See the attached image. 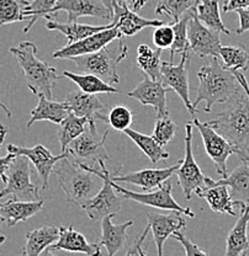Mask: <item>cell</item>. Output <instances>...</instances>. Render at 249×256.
I'll return each mask as SVG.
<instances>
[{"mask_svg": "<svg viewBox=\"0 0 249 256\" xmlns=\"http://www.w3.org/2000/svg\"><path fill=\"white\" fill-rule=\"evenodd\" d=\"M224 105L207 124L237 149L240 159L249 160V95L242 88Z\"/></svg>", "mask_w": 249, "mask_h": 256, "instance_id": "1", "label": "cell"}, {"mask_svg": "<svg viewBox=\"0 0 249 256\" xmlns=\"http://www.w3.org/2000/svg\"><path fill=\"white\" fill-rule=\"evenodd\" d=\"M197 78L199 86L192 108H196L200 102H205V112H211L216 104H226L242 90L233 72L222 66L217 57H212L203 64L197 72Z\"/></svg>", "mask_w": 249, "mask_h": 256, "instance_id": "2", "label": "cell"}, {"mask_svg": "<svg viewBox=\"0 0 249 256\" xmlns=\"http://www.w3.org/2000/svg\"><path fill=\"white\" fill-rule=\"evenodd\" d=\"M53 174L57 175L66 194V201L78 206L95 196L104 184L103 178L88 169L87 165L71 159L69 156L58 162Z\"/></svg>", "mask_w": 249, "mask_h": 256, "instance_id": "3", "label": "cell"}, {"mask_svg": "<svg viewBox=\"0 0 249 256\" xmlns=\"http://www.w3.org/2000/svg\"><path fill=\"white\" fill-rule=\"evenodd\" d=\"M10 53L14 54L19 66H21L25 76V82L29 89L35 95H45L52 100L53 88L57 84L58 76L57 69L46 62H42L37 58L36 44L30 41H23L16 47L10 48Z\"/></svg>", "mask_w": 249, "mask_h": 256, "instance_id": "4", "label": "cell"}, {"mask_svg": "<svg viewBox=\"0 0 249 256\" xmlns=\"http://www.w3.org/2000/svg\"><path fill=\"white\" fill-rule=\"evenodd\" d=\"M128 50L122 37L114 40L108 46L103 47L98 52L73 58L77 69L80 73L94 74L110 85L119 84L120 78L117 66L125 60Z\"/></svg>", "mask_w": 249, "mask_h": 256, "instance_id": "5", "label": "cell"}, {"mask_svg": "<svg viewBox=\"0 0 249 256\" xmlns=\"http://www.w3.org/2000/svg\"><path fill=\"white\" fill-rule=\"evenodd\" d=\"M32 168L30 159L25 156H16L5 172L3 182L5 188L0 191V198L10 197L19 201H40L39 186L31 180Z\"/></svg>", "mask_w": 249, "mask_h": 256, "instance_id": "6", "label": "cell"}, {"mask_svg": "<svg viewBox=\"0 0 249 256\" xmlns=\"http://www.w3.org/2000/svg\"><path fill=\"white\" fill-rule=\"evenodd\" d=\"M108 136L109 130H106L103 136L99 134L96 130V120H89L84 132L69 144L66 152H68L69 156L76 162L93 166L95 162L99 164L101 160L105 162L109 159L105 150Z\"/></svg>", "mask_w": 249, "mask_h": 256, "instance_id": "7", "label": "cell"}, {"mask_svg": "<svg viewBox=\"0 0 249 256\" xmlns=\"http://www.w3.org/2000/svg\"><path fill=\"white\" fill-rule=\"evenodd\" d=\"M88 166V165H87ZM99 169L94 166H88V169L92 170L96 175L100 176L104 180L103 186L99 190L95 196L88 200L87 202L82 204L83 210H85L88 217L92 220H101L106 216H115L122 207V200L117 196V192L112 188L110 182V172L105 166V162H99Z\"/></svg>", "mask_w": 249, "mask_h": 256, "instance_id": "8", "label": "cell"}, {"mask_svg": "<svg viewBox=\"0 0 249 256\" xmlns=\"http://www.w3.org/2000/svg\"><path fill=\"white\" fill-rule=\"evenodd\" d=\"M192 128H194L192 122H187L185 124V158L183 159L180 166L175 172L176 176H178L179 185H180L187 201L191 198L194 192L212 185L213 181H215L203 174L194 158V153H192Z\"/></svg>", "mask_w": 249, "mask_h": 256, "instance_id": "9", "label": "cell"}, {"mask_svg": "<svg viewBox=\"0 0 249 256\" xmlns=\"http://www.w3.org/2000/svg\"><path fill=\"white\" fill-rule=\"evenodd\" d=\"M110 182H111L115 191H116L117 194H122L125 200H131V201L138 202V204H144V206H151L154 208H159V210H175V212L181 213V214L187 216V217H195V213L192 212L189 207L180 206V204L174 200L173 184H171L169 180H167L164 184H162L156 191L148 192H135L127 190V188H122V186L114 182V181L111 180V178H110Z\"/></svg>", "mask_w": 249, "mask_h": 256, "instance_id": "10", "label": "cell"}, {"mask_svg": "<svg viewBox=\"0 0 249 256\" xmlns=\"http://www.w3.org/2000/svg\"><path fill=\"white\" fill-rule=\"evenodd\" d=\"M192 124L199 130L206 153L215 164L216 172L222 178H226L228 175L227 174V160L232 154L238 156V150L207 122H200L199 118L192 117Z\"/></svg>", "mask_w": 249, "mask_h": 256, "instance_id": "11", "label": "cell"}, {"mask_svg": "<svg viewBox=\"0 0 249 256\" xmlns=\"http://www.w3.org/2000/svg\"><path fill=\"white\" fill-rule=\"evenodd\" d=\"M189 52L181 53V60L179 64H173L171 62H162V69L160 74L162 78L160 82L164 86L175 92L180 96L183 102L185 104L186 110L191 114V117H196L197 110L192 108V102L190 100V89H189V70H187V64H189Z\"/></svg>", "mask_w": 249, "mask_h": 256, "instance_id": "12", "label": "cell"}, {"mask_svg": "<svg viewBox=\"0 0 249 256\" xmlns=\"http://www.w3.org/2000/svg\"><path fill=\"white\" fill-rule=\"evenodd\" d=\"M187 40H189L190 53H195L199 57L219 58L221 50V32L212 30L200 22L192 9L191 18L187 24Z\"/></svg>", "mask_w": 249, "mask_h": 256, "instance_id": "13", "label": "cell"}, {"mask_svg": "<svg viewBox=\"0 0 249 256\" xmlns=\"http://www.w3.org/2000/svg\"><path fill=\"white\" fill-rule=\"evenodd\" d=\"M8 153L15 154V156H25L26 158L30 159L31 164L36 168V172L42 181V188L47 190L48 182H50L51 175L53 174V168L56 166L60 160L69 156L68 152L61 153L60 156H53L46 146L37 144L32 148H26V146H18L14 144H8L7 146Z\"/></svg>", "mask_w": 249, "mask_h": 256, "instance_id": "14", "label": "cell"}, {"mask_svg": "<svg viewBox=\"0 0 249 256\" xmlns=\"http://www.w3.org/2000/svg\"><path fill=\"white\" fill-rule=\"evenodd\" d=\"M183 160H179L174 165L169 168H163V169H142L137 172H131L128 174L119 175L121 172V168L115 172L114 175L110 174V178L116 184H131V185H136L141 188L144 192L153 191L154 188H159L162 184L169 180L171 175L176 172V170L180 166Z\"/></svg>", "mask_w": 249, "mask_h": 256, "instance_id": "15", "label": "cell"}, {"mask_svg": "<svg viewBox=\"0 0 249 256\" xmlns=\"http://www.w3.org/2000/svg\"><path fill=\"white\" fill-rule=\"evenodd\" d=\"M120 37H122L121 34L115 28H106V30L95 32V34H90L80 41L74 42V44H66L60 50H55L52 53V57L57 58V60H73L80 56L90 54V53L98 52L99 50L108 46L110 42L120 38Z\"/></svg>", "mask_w": 249, "mask_h": 256, "instance_id": "16", "label": "cell"}, {"mask_svg": "<svg viewBox=\"0 0 249 256\" xmlns=\"http://www.w3.org/2000/svg\"><path fill=\"white\" fill-rule=\"evenodd\" d=\"M170 90L169 88L164 86L162 82H156L146 76V78L135 89L128 92L126 95L140 101L143 106H152L156 110L157 118H162L169 116L167 108V92Z\"/></svg>", "mask_w": 249, "mask_h": 256, "instance_id": "17", "label": "cell"}, {"mask_svg": "<svg viewBox=\"0 0 249 256\" xmlns=\"http://www.w3.org/2000/svg\"><path fill=\"white\" fill-rule=\"evenodd\" d=\"M114 10V28L121 34V36H133L147 28H158L163 25V21L156 18H144L138 12H132L122 0H112Z\"/></svg>", "mask_w": 249, "mask_h": 256, "instance_id": "18", "label": "cell"}, {"mask_svg": "<svg viewBox=\"0 0 249 256\" xmlns=\"http://www.w3.org/2000/svg\"><path fill=\"white\" fill-rule=\"evenodd\" d=\"M147 226L153 233V240L157 246L158 256H163V246L168 238L173 236L175 232L181 230L185 228L186 222L181 213L171 210L168 214H160V213H147Z\"/></svg>", "mask_w": 249, "mask_h": 256, "instance_id": "19", "label": "cell"}, {"mask_svg": "<svg viewBox=\"0 0 249 256\" xmlns=\"http://www.w3.org/2000/svg\"><path fill=\"white\" fill-rule=\"evenodd\" d=\"M61 12H67L68 22H74L82 16H92L103 20L112 18V14L106 9L101 0H60L51 12V18Z\"/></svg>", "mask_w": 249, "mask_h": 256, "instance_id": "20", "label": "cell"}, {"mask_svg": "<svg viewBox=\"0 0 249 256\" xmlns=\"http://www.w3.org/2000/svg\"><path fill=\"white\" fill-rule=\"evenodd\" d=\"M53 252L63 250L68 252H80L88 256H103L99 244L89 242L78 230L69 226H60V236L56 242L51 245Z\"/></svg>", "mask_w": 249, "mask_h": 256, "instance_id": "21", "label": "cell"}, {"mask_svg": "<svg viewBox=\"0 0 249 256\" xmlns=\"http://www.w3.org/2000/svg\"><path fill=\"white\" fill-rule=\"evenodd\" d=\"M45 201H19L10 198L0 204V223H7L9 226H15L20 222L30 220L35 214L44 210Z\"/></svg>", "mask_w": 249, "mask_h": 256, "instance_id": "22", "label": "cell"}, {"mask_svg": "<svg viewBox=\"0 0 249 256\" xmlns=\"http://www.w3.org/2000/svg\"><path fill=\"white\" fill-rule=\"evenodd\" d=\"M66 104L68 105L72 114H74L76 116L108 122V118L100 112L104 110L105 106L95 94H88L82 90L73 92L67 96Z\"/></svg>", "mask_w": 249, "mask_h": 256, "instance_id": "23", "label": "cell"}, {"mask_svg": "<svg viewBox=\"0 0 249 256\" xmlns=\"http://www.w3.org/2000/svg\"><path fill=\"white\" fill-rule=\"evenodd\" d=\"M240 214L226 239L224 256H245L249 248V204H242Z\"/></svg>", "mask_w": 249, "mask_h": 256, "instance_id": "24", "label": "cell"}, {"mask_svg": "<svg viewBox=\"0 0 249 256\" xmlns=\"http://www.w3.org/2000/svg\"><path fill=\"white\" fill-rule=\"evenodd\" d=\"M216 184L228 186L231 196L238 206L249 204V160H242L239 165L226 178H221Z\"/></svg>", "mask_w": 249, "mask_h": 256, "instance_id": "25", "label": "cell"}, {"mask_svg": "<svg viewBox=\"0 0 249 256\" xmlns=\"http://www.w3.org/2000/svg\"><path fill=\"white\" fill-rule=\"evenodd\" d=\"M195 194L200 198L206 200V202H207L208 206L213 212L226 213V214L233 216V217L237 216L235 207L239 206L232 198L228 186L219 185V184H216V181H213L212 185L203 188L201 190L195 192Z\"/></svg>", "mask_w": 249, "mask_h": 256, "instance_id": "26", "label": "cell"}, {"mask_svg": "<svg viewBox=\"0 0 249 256\" xmlns=\"http://www.w3.org/2000/svg\"><path fill=\"white\" fill-rule=\"evenodd\" d=\"M114 216H106L101 220V239L100 245L105 246L108 256H115L121 249H124L126 238H127V229L132 226L133 220L121 224L112 223Z\"/></svg>", "mask_w": 249, "mask_h": 256, "instance_id": "27", "label": "cell"}, {"mask_svg": "<svg viewBox=\"0 0 249 256\" xmlns=\"http://www.w3.org/2000/svg\"><path fill=\"white\" fill-rule=\"evenodd\" d=\"M37 96H39V104L31 111V117L26 124L28 128H31L32 124L39 121H50L52 124H60L71 114V110H69L66 101L64 102H56V101L50 100L42 94Z\"/></svg>", "mask_w": 249, "mask_h": 256, "instance_id": "28", "label": "cell"}, {"mask_svg": "<svg viewBox=\"0 0 249 256\" xmlns=\"http://www.w3.org/2000/svg\"><path fill=\"white\" fill-rule=\"evenodd\" d=\"M46 28L48 31H58L63 34L67 37V44H74V42L80 41V40L85 38V37L90 36V34H95L101 30H106V28H114V22L109 24V25H88V24H78L77 21L74 22H60L53 18L46 22Z\"/></svg>", "mask_w": 249, "mask_h": 256, "instance_id": "29", "label": "cell"}, {"mask_svg": "<svg viewBox=\"0 0 249 256\" xmlns=\"http://www.w3.org/2000/svg\"><path fill=\"white\" fill-rule=\"evenodd\" d=\"M60 236V228L45 226L26 234V245L24 246L26 256H40L42 252L56 242Z\"/></svg>", "mask_w": 249, "mask_h": 256, "instance_id": "30", "label": "cell"}, {"mask_svg": "<svg viewBox=\"0 0 249 256\" xmlns=\"http://www.w3.org/2000/svg\"><path fill=\"white\" fill-rule=\"evenodd\" d=\"M62 76L72 80L74 84L78 85L82 92H88V94H121V92L116 89L114 85L108 84L94 74L73 73V72L64 70Z\"/></svg>", "mask_w": 249, "mask_h": 256, "instance_id": "31", "label": "cell"}, {"mask_svg": "<svg viewBox=\"0 0 249 256\" xmlns=\"http://www.w3.org/2000/svg\"><path fill=\"white\" fill-rule=\"evenodd\" d=\"M194 12L200 22L207 26L208 28L217 30L221 34H231L221 18L218 0H199L196 6L194 8Z\"/></svg>", "mask_w": 249, "mask_h": 256, "instance_id": "32", "label": "cell"}, {"mask_svg": "<svg viewBox=\"0 0 249 256\" xmlns=\"http://www.w3.org/2000/svg\"><path fill=\"white\" fill-rule=\"evenodd\" d=\"M124 133L148 156L149 160L153 164H157V162H163V160H167L169 158V153L165 150L164 146H160L152 136L143 134V133L137 132L135 130H131V128L125 130Z\"/></svg>", "mask_w": 249, "mask_h": 256, "instance_id": "33", "label": "cell"}, {"mask_svg": "<svg viewBox=\"0 0 249 256\" xmlns=\"http://www.w3.org/2000/svg\"><path fill=\"white\" fill-rule=\"evenodd\" d=\"M89 118L87 117H79L74 114H69L66 120H63L60 124V128L57 130L58 142L61 144V150L62 153L67 150L68 146L73 142L76 138L85 130L88 126Z\"/></svg>", "mask_w": 249, "mask_h": 256, "instance_id": "34", "label": "cell"}, {"mask_svg": "<svg viewBox=\"0 0 249 256\" xmlns=\"http://www.w3.org/2000/svg\"><path fill=\"white\" fill-rule=\"evenodd\" d=\"M162 50H152L147 44H140L137 48V66L152 80L160 82L162 74Z\"/></svg>", "mask_w": 249, "mask_h": 256, "instance_id": "35", "label": "cell"}, {"mask_svg": "<svg viewBox=\"0 0 249 256\" xmlns=\"http://www.w3.org/2000/svg\"><path fill=\"white\" fill-rule=\"evenodd\" d=\"M219 58L223 60L224 68L231 72L247 70L249 68V54L242 46H221Z\"/></svg>", "mask_w": 249, "mask_h": 256, "instance_id": "36", "label": "cell"}, {"mask_svg": "<svg viewBox=\"0 0 249 256\" xmlns=\"http://www.w3.org/2000/svg\"><path fill=\"white\" fill-rule=\"evenodd\" d=\"M29 0H0V26L26 21Z\"/></svg>", "mask_w": 249, "mask_h": 256, "instance_id": "37", "label": "cell"}, {"mask_svg": "<svg viewBox=\"0 0 249 256\" xmlns=\"http://www.w3.org/2000/svg\"><path fill=\"white\" fill-rule=\"evenodd\" d=\"M194 9V8H192ZM192 9L186 12L185 14L181 16L178 21L173 22L174 28V34H175V38H174L173 46L170 47V62L174 58V54L176 53H190V46H189V40H187V24H189L190 18H191Z\"/></svg>", "mask_w": 249, "mask_h": 256, "instance_id": "38", "label": "cell"}, {"mask_svg": "<svg viewBox=\"0 0 249 256\" xmlns=\"http://www.w3.org/2000/svg\"><path fill=\"white\" fill-rule=\"evenodd\" d=\"M60 0H32L25 10V16L29 20V24L24 28V32H30L32 26L41 18H46L50 20L51 12Z\"/></svg>", "mask_w": 249, "mask_h": 256, "instance_id": "39", "label": "cell"}, {"mask_svg": "<svg viewBox=\"0 0 249 256\" xmlns=\"http://www.w3.org/2000/svg\"><path fill=\"white\" fill-rule=\"evenodd\" d=\"M199 0H160L156 6L158 15H168L173 22L178 21L186 12L196 6Z\"/></svg>", "mask_w": 249, "mask_h": 256, "instance_id": "40", "label": "cell"}, {"mask_svg": "<svg viewBox=\"0 0 249 256\" xmlns=\"http://www.w3.org/2000/svg\"><path fill=\"white\" fill-rule=\"evenodd\" d=\"M108 124L114 130L124 132L125 130L131 127L133 122V114L125 105H116L111 108L108 114Z\"/></svg>", "mask_w": 249, "mask_h": 256, "instance_id": "41", "label": "cell"}, {"mask_svg": "<svg viewBox=\"0 0 249 256\" xmlns=\"http://www.w3.org/2000/svg\"><path fill=\"white\" fill-rule=\"evenodd\" d=\"M176 133H178V126L174 124V121H171L169 116H167L157 120L152 137H153L160 146H165L174 137H175Z\"/></svg>", "mask_w": 249, "mask_h": 256, "instance_id": "42", "label": "cell"}, {"mask_svg": "<svg viewBox=\"0 0 249 256\" xmlns=\"http://www.w3.org/2000/svg\"><path fill=\"white\" fill-rule=\"evenodd\" d=\"M174 38H175V34H174L173 25L163 24L158 28H154L153 44L158 50H170L174 44Z\"/></svg>", "mask_w": 249, "mask_h": 256, "instance_id": "43", "label": "cell"}, {"mask_svg": "<svg viewBox=\"0 0 249 256\" xmlns=\"http://www.w3.org/2000/svg\"><path fill=\"white\" fill-rule=\"evenodd\" d=\"M171 238L176 239L181 245H183L186 256H208L205 252H203L201 248L199 246V245L195 244V242H192L190 239H187L185 236V234L181 233L180 230L173 233Z\"/></svg>", "mask_w": 249, "mask_h": 256, "instance_id": "44", "label": "cell"}, {"mask_svg": "<svg viewBox=\"0 0 249 256\" xmlns=\"http://www.w3.org/2000/svg\"><path fill=\"white\" fill-rule=\"evenodd\" d=\"M149 230H151V229H149V226H147L146 229L142 232L140 238L133 242L132 246H130V249L127 250V252H126L125 256H148V254H147L143 249V242L146 240L147 236H148Z\"/></svg>", "mask_w": 249, "mask_h": 256, "instance_id": "45", "label": "cell"}, {"mask_svg": "<svg viewBox=\"0 0 249 256\" xmlns=\"http://www.w3.org/2000/svg\"><path fill=\"white\" fill-rule=\"evenodd\" d=\"M234 12H237L239 16V28L235 30L237 34H243L249 31V9H237Z\"/></svg>", "mask_w": 249, "mask_h": 256, "instance_id": "46", "label": "cell"}, {"mask_svg": "<svg viewBox=\"0 0 249 256\" xmlns=\"http://www.w3.org/2000/svg\"><path fill=\"white\" fill-rule=\"evenodd\" d=\"M237 9H249V0H227L223 5V12H235Z\"/></svg>", "mask_w": 249, "mask_h": 256, "instance_id": "47", "label": "cell"}, {"mask_svg": "<svg viewBox=\"0 0 249 256\" xmlns=\"http://www.w3.org/2000/svg\"><path fill=\"white\" fill-rule=\"evenodd\" d=\"M15 154H12V153H8V156H3V158H0V180L4 181L5 178V172H7V170L9 169L10 164L13 162V160L15 159Z\"/></svg>", "mask_w": 249, "mask_h": 256, "instance_id": "48", "label": "cell"}, {"mask_svg": "<svg viewBox=\"0 0 249 256\" xmlns=\"http://www.w3.org/2000/svg\"><path fill=\"white\" fill-rule=\"evenodd\" d=\"M122 2H124L125 4L127 5L131 10H132V12H141L142 8L147 4V2H148V0H122Z\"/></svg>", "mask_w": 249, "mask_h": 256, "instance_id": "49", "label": "cell"}, {"mask_svg": "<svg viewBox=\"0 0 249 256\" xmlns=\"http://www.w3.org/2000/svg\"><path fill=\"white\" fill-rule=\"evenodd\" d=\"M233 73H234L235 78H237L238 82H239L240 86H242L243 89H244V92L249 95V85H248V82H247V79H245V76H243L242 72H233Z\"/></svg>", "mask_w": 249, "mask_h": 256, "instance_id": "50", "label": "cell"}, {"mask_svg": "<svg viewBox=\"0 0 249 256\" xmlns=\"http://www.w3.org/2000/svg\"><path fill=\"white\" fill-rule=\"evenodd\" d=\"M7 133H8V127L3 126V124H0V150H2L3 143H4L5 137H7Z\"/></svg>", "mask_w": 249, "mask_h": 256, "instance_id": "51", "label": "cell"}, {"mask_svg": "<svg viewBox=\"0 0 249 256\" xmlns=\"http://www.w3.org/2000/svg\"><path fill=\"white\" fill-rule=\"evenodd\" d=\"M101 2H103V4L105 5L106 9L111 12L112 16H114V10H112V0H101Z\"/></svg>", "mask_w": 249, "mask_h": 256, "instance_id": "52", "label": "cell"}, {"mask_svg": "<svg viewBox=\"0 0 249 256\" xmlns=\"http://www.w3.org/2000/svg\"><path fill=\"white\" fill-rule=\"evenodd\" d=\"M0 108H2V110L4 111L5 114H7V116L9 117V118H12V117H13V114H12V111H10L9 108H8V106H7V105H4V104H3L2 101H0Z\"/></svg>", "mask_w": 249, "mask_h": 256, "instance_id": "53", "label": "cell"}, {"mask_svg": "<svg viewBox=\"0 0 249 256\" xmlns=\"http://www.w3.org/2000/svg\"><path fill=\"white\" fill-rule=\"evenodd\" d=\"M40 256H56V255L53 254V250L51 249V246H50V248H47V249H45L44 252L40 254Z\"/></svg>", "mask_w": 249, "mask_h": 256, "instance_id": "54", "label": "cell"}, {"mask_svg": "<svg viewBox=\"0 0 249 256\" xmlns=\"http://www.w3.org/2000/svg\"><path fill=\"white\" fill-rule=\"evenodd\" d=\"M0 226H2V223H0ZM7 242V236H5L4 233L2 232V228H0V246H2L4 242Z\"/></svg>", "mask_w": 249, "mask_h": 256, "instance_id": "55", "label": "cell"}, {"mask_svg": "<svg viewBox=\"0 0 249 256\" xmlns=\"http://www.w3.org/2000/svg\"><path fill=\"white\" fill-rule=\"evenodd\" d=\"M21 256H26V252H25V250L23 249V252H21Z\"/></svg>", "mask_w": 249, "mask_h": 256, "instance_id": "56", "label": "cell"}]
</instances>
